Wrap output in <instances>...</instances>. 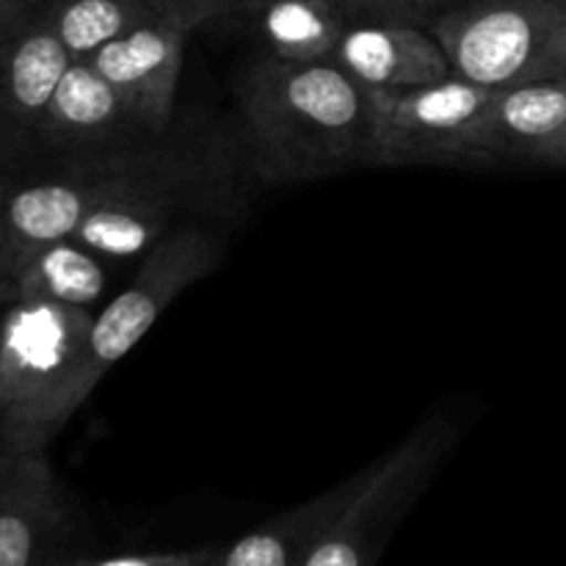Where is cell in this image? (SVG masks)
<instances>
[{
    "label": "cell",
    "instance_id": "cell-1",
    "mask_svg": "<svg viewBox=\"0 0 566 566\" xmlns=\"http://www.w3.org/2000/svg\"><path fill=\"white\" fill-rule=\"evenodd\" d=\"M247 153L216 125L188 122L119 147L64 158L53 171L75 202L72 238L111 263H138L166 235L238 208Z\"/></svg>",
    "mask_w": 566,
    "mask_h": 566
},
{
    "label": "cell",
    "instance_id": "cell-2",
    "mask_svg": "<svg viewBox=\"0 0 566 566\" xmlns=\"http://www.w3.org/2000/svg\"><path fill=\"white\" fill-rule=\"evenodd\" d=\"M247 164L271 186L370 166V97L335 61L265 55L238 86Z\"/></svg>",
    "mask_w": 566,
    "mask_h": 566
},
{
    "label": "cell",
    "instance_id": "cell-3",
    "mask_svg": "<svg viewBox=\"0 0 566 566\" xmlns=\"http://www.w3.org/2000/svg\"><path fill=\"white\" fill-rule=\"evenodd\" d=\"M94 310L11 302L0 321V451L44 457L66 426L64 396Z\"/></svg>",
    "mask_w": 566,
    "mask_h": 566
},
{
    "label": "cell",
    "instance_id": "cell-4",
    "mask_svg": "<svg viewBox=\"0 0 566 566\" xmlns=\"http://www.w3.org/2000/svg\"><path fill=\"white\" fill-rule=\"evenodd\" d=\"M431 33L453 75L492 92L566 77V0H464Z\"/></svg>",
    "mask_w": 566,
    "mask_h": 566
},
{
    "label": "cell",
    "instance_id": "cell-5",
    "mask_svg": "<svg viewBox=\"0 0 566 566\" xmlns=\"http://www.w3.org/2000/svg\"><path fill=\"white\" fill-rule=\"evenodd\" d=\"M224 243L216 232L191 224L166 235L136 263L130 282L94 313L86 348L64 396L66 423L86 403L94 387L122 357L133 352L169 304L193 282L221 265Z\"/></svg>",
    "mask_w": 566,
    "mask_h": 566
},
{
    "label": "cell",
    "instance_id": "cell-6",
    "mask_svg": "<svg viewBox=\"0 0 566 566\" xmlns=\"http://www.w3.org/2000/svg\"><path fill=\"white\" fill-rule=\"evenodd\" d=\"M457 431L442 415L420 420L396 448L368 464V479L318 536L302 566H379L415 503L451 451Z\"/></svg>",
    "mask_w": 566,
    "mask_h": 566
},
{
    "label": "cell",
    "instance_id": "cell-7",
    "mask_svg": "<svg viewBox=\"0 0 566 566\" xmlns=\"http://www.w3.org/2000/svg\"><path fill=\"white\" fill-rule=\"evenodd\" d=\"M495 92L464 77L370 97V166H484Z\"/></svg>",
    "mask_w": 566,
    "mask_h": 566
},
{
    "label": "cell",
    "instance_id": "cell-8",
    "mask_svg": "<svg viewBox=\"0 0 566 566\" xmlns=\"http://www.w3.org/2000/svg\"><path fill=\"white\" fill-rule=\"evenodd\" d=\"M258 0H160L158 11L130 33L86 59L103 72L125 103L153 133H166L177 119L186 44L197 28Z\"/></svg>",
    "mask_w": 566,
    "mask_h": 566
},
{
    "label": "cell",
    "instance_id": "cell-9",
    "mask_svg": "<svg viewBox=\"0 0 566 566\" xmlns=\"http://www.w3.org/2000/svg\"><path fill=\"white\" fill-rule=\"evenodd\" d=\"M81 545L48 459L0 451V566H59Z\"/></svg>",
    "mask_w": 566,
    "mask_h": 566
},
{
    "label": "cell",
    "instance_id": "cell-10",
    "mask_svg": "<svg viewBox=\"0 0 566 566\" xmlns=\"http://www.w3.org/2000/svg\"><path fill=\"white\" fill-rule=\"evenodd\" d=\"M335 61L368 97H396L453 77L440 39L409 20H354Z\"/></svg>",
    "mask_w": 566,
    "mask_h": 566
},
{
    "label": "cell",
    "instance_id": "cell-11",
    "mask_svg": "<svg viewBox=\"0 0 566 566\" xmlns=\"http://www.w3.org/2000/svg\"><path fill=\"white\" fill-rule=\"evenodd\" d=\"M149 133L103 72L88 61H72L33 130V142L64 160L119 147Z\"/></svg>",
    "mask_w": 566,
    "mask_h": 566
},
{
    "label": "cell",
    "instance_id": "cell-12",
    "mask_svg": "<svg viewBox=\"0 0 566 566\" xmlns=\"http://www.w3.org/2000/svg\"><path fill=\"white\" fill-rule=\"evenodd\" d=\"M72 55L42 14L0 39V127L9 136L33 138L39 119Z\"/></svg>",
    "mask_w": 566,
    "mask_h": 566
},
{
    "label": "cell",
    "instance_id": "cell-13",
    "mask_svg": "<svg viewBox=\"0 0 566 566\" xmlns=\"http://www.w3.org/2000/svg\"><path fill=\"white\" fill-rule=\"evenodd\" d=\"M368 479V468L357 470L321 495L265 520L249 534L219 547L210 566H302L310 551L332 525V520L352 503Z\"/></svg>",
    "mask_w": 566,
    "mask_h": 566
},
{
    "label": "cell",
    "instance_id": "cell-14",
    "mask_svg": "<svg viewBox=\"0 0 566 566\" xmlns=\"http://www.w3.org/2000/svg\"><path fill=\"white\" fill-rule=\"evenodd\" d=\"M566 127V77L497 88L486 153L495 160H545Z\"/></svg>",
    "mask_w": 566,
    "mask_h": 566
},
{
    "label": "cell",
    "instance_id": "cell-15",
    "mask_svg": "<svg viewBox=\"0 0 566 566\" xmlns=\"http://www.w3.org/2000/svg\"><path fill=\"white\" fill-rule=\"evenodd\" d=\"M111 265L116 263L99 258L75 238L55 241L20 265L14 302H50L97 313L114 287Z\"/></svg>",
    "mask_w": 566,
    "mask_h": 566
},
{
    "label": "cell",
    "instance_id": "cell-16",
    "mask_svg": "<svg viewBox=\"0 0 566 566\" xmlns=\"http://www.w3.org/2000/svg\"><path fill=\"white\" fill-rule=\"evenodd\" d=\"M340 0H265L260 36L282 61H332L348 28Z\"/></svg>",
    "mask_w": 566,
    "mask_h": 566
},
{
    "label": "cell",
    "instance_id": "cell-17",
    "mask_svg": "<svg viewBox=\"0 0 566 566\" xmlns=\"http://www.w3.org/2000/svg\"><path fill=\"white\" fill-rule=\"evenodd\" d=\"M160 0H50L42 20L72 61L92 59L158 11Z\"/></svg>",
    "mask_w": 566,
    "mask_h": 566
},
{
    "label": "cell",
    "instance_id": "cell-18",
    "mask_svg": "<svg viewBox=\"0 0 566 566\" xmlns=\"http://www.w3.org/2000/svg\"><path fill=\"white\" fill-rule=\"evenodd\" d=\"M221 545L180 547V551H94L81 545L59 566H210Z\"/></svg>",
    "mask_w": 566,
    "mask_h": 566
},
{
    "label": "cell",
    "instance_id": "cell-19",
    "mask_svg": "<svg viewBox=\"0 0 566 566\" xmlns=\"http://www.w3.org/2000/svg\"><path fill=\"white\" fill-rule=\"evenodd\" d=\"M352 20H409L418 22L446 11V0H340Z\"/></svg>",
    "mask_w": 566,
    "mask_h": 566
},
{
    "label": "cell",
    "instance_id": "cell-20",
    "mask_svg": "<svg viewBox=\"0 0 566 566\" xmlns=\"http://www.w3.org/2000/svg\"><path fill=\"white\" fill-rule=\"evenodd\" d=\"M17 274H20V260L0 224V304H11L17 298Z\"/></svg>",
    "mask_w": 566,
    "mask_h": 566
},
{
    "label": "cell",
    "instance_id": "cell-21",
    "mask_svg": "<svg viewBox=\"0 0 566 566\" xmlns=\"http://www.w3.org/2000/svg\"><path fill=\"white\" fill-rule=\"evenodd\" d=\"M42 3V0H0V39L11 36L14 31H20L22 25H28L33 17V9Z\"/></svg>",
    "mask_w": 566,
    "mask_h": 566
},
{
    "label": "cell",
    "instance_id": "cell-22",
    "mask_svg": "<svg viewBox=\"0 0 566 566\" xmlns=\"http://www.w3.org/2000/svg\"><path fill=\"white\" fill-rule=\"evenodd\" d=\"M542 164H551V166H564V169H566V127H564V133H562V136L556 138V144H553V147H551V153L545 155V160H542Z\"/></svg>",
    "mask_w": 566,
    "mask_h": 566
},
{
    "label": "cell",
    "instance_id": "cell-23",
    "mask_svg": "<svg viewBox=\"0 0 566 566\" xmlns=\"http://www.w3.org/2000/svg\"><path fill=\"white\" fill-rule=\"evenodd\" d=\"M457 3H464V0H446L448 9H451V6H457Z\"/></svg>",
    "mask_w": 566,
    "mask_h": 566
},
{
    "label": "cell",
    "instance_id": "cell-24",
    "mask_svg": "<svg viewBox=\"0 0 566 566\" xmlns=\"http://www.w3.org/2000/svg\"><path fill=\"white\" fill-rule=\"evenodd\" d=\"M6 193H9V191H6V188H3V186H0V205H3V199H6Z\"/></svg>",
    "mask_w": 566,
    "mask_h": 566
}]
</instances>
